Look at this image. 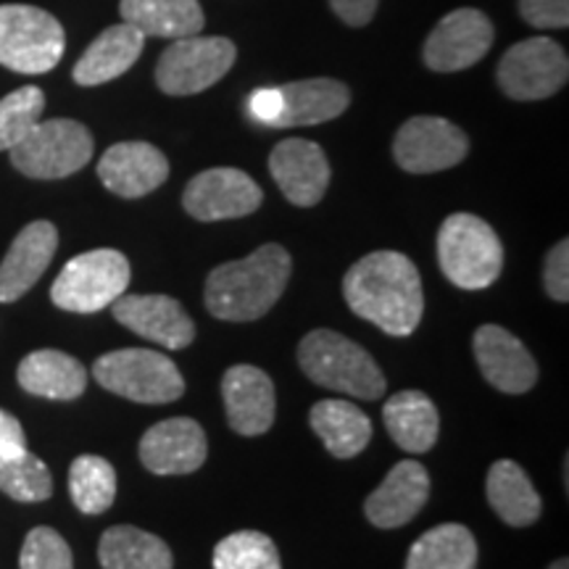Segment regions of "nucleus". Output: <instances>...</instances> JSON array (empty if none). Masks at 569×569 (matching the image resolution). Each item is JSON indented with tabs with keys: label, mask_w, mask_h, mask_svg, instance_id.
Masks as SVG:
<instances>
[{
	"label": "nucleus",
	"mask_w": 569,
	"mask_h": 569,
	"mask_svg": "<svg viewBox=\"0 0 569 569\" xmlns=\"http://www.w3.org/2000/svg\"><path fill=\"white\" fill-rule=\"evenodd\" d=\"M343 296L356 317L393 338H409L425 315L422 277L398 251H375L356 261L346 272Z\"/></svg>",
	"instance_id": "nucleus-1"
},
{
	"label": "nucleus",
	"mask_w": 569,
	"mask_h": 569,
	"mask_svg": "<svg viewBox=\"0 0 569 569\" xmlns=\"http://www.w3.org/2000/svg\"><path fill=\"white\" fill-rule=\"evenodd\" d=\"M290 280V253L267 243L246 259L217 267L206 280V309L222 322H256L280 301Z\"/></svg>",
	"instance_id": "nucleus-2"
},
{
	"label": "nucleus",
	"mask_w": 569,
	"mask_h": 569,
	"mask_svg": "<svg viewBox=\"0 0 569 569\" xmlns=\"http://www.w3.org/2000/svg\"><path fill=\"white\" fill-rule=\"evenodd\" d=\"M298 365L317 386L361 401H377L388 388L386 375L372 356L336 330L309 332L298 346Z\"/></svg>",
	"instance_id": "nucleus-3"
},
{
	"label": "nucleus",
	"mask_w": 569,
	"mask_h": 569,
	"mask_svg": "<svg viewBox=\"0 0 569 569\" xmlns=\"http://www.w3.org/2000/svg\"><path fill=\"white\" fill-rule=\"evenodd\" d=\"M438 261L461 290H486L503 267V246L493 227L475 213H451L438 232Z\"/></svg>",
	"instance_id": "nucleus-4"
},
{
	"label": "nucleus",
	"mask_w": 569,
	"mask_h": 569,
	"mask_svg": "<svg viewBox=\"0 0 569 569\" xmlns=\"http://www.w3.org/2000/svg\"><path fill=\"white\" fill-rule=\"evenodd\" d=\"M67 48V32L53 13L38 6H0V63L19 74L56 69Z\"/></svg>",
	"instance_id": "nucleus-5"
},
{
	"label": "nucleus",
	"mask_w": 569,
	"mask_h": 569,
	"mask_svg": "<svg viewBox=\"0 0 569 569\" xmlns=\"http://www.w3.org/2000/svg\"><path fill=\"white\" fill-rule=\"evenodd\" d=\"M132 269L124 253L96 248L80 253L53 280V303L71 315H96L127 293Z\"/></svg>",
	"instance_id": "nucleus-6"
},
{
	"label": "nucleus",
	"mask_w": 569,
	"mask_h": 569,
	"mask_svg": "<svg viewBox=\"0 0 569 569\" xmlns=\"http://www.w3.org/2000/svg\"><path fill=\"white\" fill-rule=\"evenodd\" d=\"M98 386L138 403H172L184 393L180 369L169 356L148 348H122L92 367Z\"/></svg>",
	"instance_id": "nucleus-7"
},
{
	"label": "nucleus",
	"mask_w": 569,
	"mask_h": 569,
	"mask_svg": "<svg viewBox=\"0 0 569 569\" xmlns=\"http://www.w3.org/2000/svg\"><path fill=\"white\" fill-rule=\"evenodd\" d=\"M11 163L32 180H63L92 159V134L74 119H48L11 148Z\"/></svg>",
	"instance_id": "nucleus-8"
},
{
	"label": "nucleus",
	"mask_w": 569,
	"mask_h": 569,
	"mask_svg": "<svg viewBox=\"0 0 569 569\" xmlns=\"http://www.w3.org/2000/svg\"><path fill=\"white\" fill-rule=\"evenodd\" d=\"M234 56V42L227 38H180L161 53L156 82L167 96H196L222 80L232 69Z\"/></svg>",
	"instance_id": "nucleus-9"
},
{
	"label": "nucleus",
	"mask_w": 569,
	"mask_h": 569,
	"mask_svg": "<svg viewBox=\"0 0 569 569\" xmlns=\"http://www.w3.org/2000/svg\"><path fill=\"white\" fill-rule=\"evenodd\" d=\"M496 77L515 101H543L567 84L569 61L557 40L528 38L503 53Z\"/></svg>",
	"instance_id": "nucleus-10"
},
{
	"label": "nucleus",
	"mask_w": 569,
	"mask_h": 569,
	"mask_svg": "<svg viewBox=\"0 0 569 569\" xmlns=\"http://www.w3.org/2000/svg\"><path fill=\"white\" fill-rule=\"evenodd\" d=\"M469 140L457 124L440 117H415L393 140L396 163L403 172L432 174L467 159Z\"/></svg>",
	"instance_id": "nucleus-11"
},
{
	"label": "nucleus",
	"mask_w": 569,
	"mask_h": 569,
	"mask_svg": "<svg viewBox=\"0 0 569 569\" xmlns=\"http://www.w3.org/2000/svg\"><path fill=\"white\" fill-rule=\"evenodd\" d=\"M264 193L251 177L240 169L217 167L206 169L188 182L182 206L198 222H222V219H240L259 209Z\"/></svg>",
	"instance_id": "nucleus-12"
},
{
	"label": "nucleus",
	"mask_w": 569,
	"mask_h": 569,
	"mask_svg": "<svg viewBox=\"0 0 569 569\" xmlns=\"http://www.w3.org/2000/svg\"><path fill=\"white\" fill-rule=\"evenodd\" d=\"M493 46V24L478 9H457L438 21L425 42V63L432 71H461L478 63Z\"/></svg>",
	"instance_id": "nucleus-13"
},
{
	"label": "nucleus",
	"mask_w": 569,
	"mask_h": 569,
	"mask_svg": "<svg viewBox=\"0 0 569 569\" xmlns=\"http://www.w3.org/2000/svg\"><path fill=\"white\" fill-rule=\"evenodd\" d=\"M113 319L134 336L182 351L196 340V322L180 301L169 296H119L111 303Z\"/></svg>",
	"instance_id": "nucleus-14"
},
{
	"label": "nucleus",
	"mask_w": 569,
	"mask_h": 569,
	"mask_svg": "<svg viewBox=\"0 0 569 569\" xmlns=\"http://www.w3.org/2000/svg\"><path fill=\"white\" fill-rule=\"evenodd\" d=\"M209 443L203 427L190 417L163 419L140 438V461L153 475H190L203 467Z\"/></svg>",
	"instance_id": "nucleus-15"
},
{
	"label": "nucleus",
	"mask_w": 569,
	"mask_h": 569,
	"mask_svg": "<svg viewBox=\"0 0 569 569\" xmlns=\"http://www.w3.org/2000/svg\"><path fill=\"white\" fill-rule=\"evenodd\" d=\"M269 172L277 188L293 206H317L330 184V163L317 142L303 138H288L277 142L269 156Z\"/></svg>",
	"instance_id": "nucleus-16"
},
{
	"label": "nucleus",
	"mask_w": 569,
	"mask_h": 569,
	"mask_svg": "<svg viewBox=\"0 0 569 569\" xmlns=\"http://www.w3.org/2000/svg\"><path fill=\"white\" fill-rule=\"evenodd\" d=\"M227 422L238 436H264L274 425L277 396L274 382L264 369L234 365L222 377Z\"/></svg>",
	"instance_id": "nucleus-17"
},
{
	"label": "nucleus",
	"mask_w": 569,
	"mask_h": 569,
	"mask_svg": "<svg viewBox=\"0 0 569 569\" xmlns=\"http://www.w3.org/2000/svg\"><path fill=\"white\" fill-rule=\"evenodd\" d=\"M475 359L486 380L501 393H528L538 382V365L519 338L498 325H482L472 338Z\"/></svg>",
	"instance_id": "nucleus-18"
},
{
	"label": "nucleus",
	"mask_w": 569,
	"mask_h": 569,
	"mask_svg": "<svg viewBox=\"0 0 569 569\" xmlns=\"http://www.w3.org/2000/svg\"><path fill=\"white\" fill-rule=\"evenodd\" d=\"M98 177L113 196L142 198L169 177V161L151 142H117L98 161Z\"/></svg>",
	"instance_id": "nucleus-19"
},
{
	"label": "nucleus",
	"mask_w": 569,
	"mask_h": 569,
	"mask_svg": "<svg viewBox=\"0 0 569 569\" xmlns=\"http://www.w3.org/2000/svg\"><path fill=\"white\" fill-rule=\"evenodd\" d=\"M430 498V475L419 461H398L367 498L365 515L375 528L396 530L411 522Z\"/></svg>",
	"instance_id": "nucleus-20"
},
{
	"label": "nucleus",
	"mask_w": 569,
	"mask_h": 569,
	"mask_svg": "<svg viewBox=\"0 0 569 569\" xmlns=\"http://www.w3.org/2000/svg\"><path fill=\"white\" fill-rule=\"evenodd\" d=\"M56 248H59V230L46 219L27 224L0 261V303L19 301L27 290L34 288L42 272L51 267Z\"/></svg>",
	"instance_id": "nucleus-21"
},
{
	"label": "nucleus",
	"mask_w": 569,
	"mask_h": 569,
	"mask_svg": "<svg viewBox=\"0 0 569 569\" xmlns=\"http://www.w3.org/2000/svg\"><path fill=\"white\" fill-rule=\"evenodd\" d=\"M142 46H146V38L132 24H127V21L113 24L90 42L82 59L74 63L71 77L82 88H96V84L117 80V77L130 71L132 63L140 59Z\"/></svg>",
	"instance_id": "nucleus-22"
},
{
	"label": "nucleus",
	"mask_w": 569,
	"mask_h": 569,
	"mask_svg": "<svg viewBox=\"0 0 569 569\" xmlns=\"http://www.w3.org/2000/svg\"><path fill=\"white\" fill-rule=\"evenodd\" d=\"M19 386L27 393L51 401H74L88 388V369L74 356L42 348L24 356L17 372Z\"/></svg>",
	"instance_id": "nucleus-23"
},
{
	"label": "nucleus",
	"mask_w": 569,
	"mask_h": 569,
	"mask_svg": "<svg viewBox=\"0 0 569 569\" xmlns=\"http://www.w3.org/2000/svg\"><path fill=\"white\" fill-rule=\"evenodd\" d=\"M282 111L274 127H309L338 119L351 103V92L343 82L317 77L282 84Z\"/></svg>",
	"instance_id": "nucleus-24"
},
{
	"label": "nucleus",
	"mask_w": 569,
	"mask_h": 569,
	"mask_svg": "<svg viewBox=\"0 0 569 569\" xmlns=\"http://www.w3.org/2000/svg\"><path fill=\"white\" fill-rule=\"evenodd\" d=\"M119 11L142 38L180 40L201 34L206 24L198 0H122Z\"/></svg>",
	"instance_id": "nucleus-25"
},
{
	"label": "nucleus",
	"mask_w": 569,
	"mask_h": 569,
	"mask_svg": "<svg viewBox=\"0 0 569 569\" xmlns=\"http://www.w3.org/2000/svg\"><path fill=\"white\" fill-rule=\"evenodd\" d=\"M382 419H386L388 436L403 451L425 453L436 446L440 417L436 403L422 390H401V393L390 396L382 409Z\"/></svg>",
	"instance_id": "nucleus-26"
},
{
	"label": "nucleus",
	"mask_w": 569,
	"mask_h": 569,
	"mask_svg": "<svg viewBox=\"0 0 569 569\" xmlns=\"http://www.w3.org/2000/svg\"><path fill=\"white\" fill-rule=\"evenodd\" d=\"M311 430L317 432L327 451L336 459H353L372 440V422L353 403L330 398V401L315 403L309 415Z\"/></svg>",
	"instance_id": "nucleus-27"
},
{
	"label": "nucleus",
	"mask_w": 569,
	"mask_h": 569,
	"mask_svg": "<svg viewBox=\"0 0 569 569\" xmlns=\"http://www.w3.org/2000/svg\"><path fill=\"white\" fill-rule=\"evenodd\" d=\"M486 490L490 507H493L496 515L507 525H511V528H528V525L538 522L543 501H540L538 490L528 478V472H525L517 461H496V465L488 469Z\"/></svg>",
	"instance_id": "nucleus-28"
},
{
	"label": "nucleus",
	"mask_w": 569,
	"mask_h": 569,
	"mask_svg": "<svg viewBox=\"0 0 569 569\" xmlns=\"http://www.w3.org/2000/svg\"><path fill=\"white\" fill-rule=\"evenodd\" d=\"M103 569H172V549L159 536L132 525H117L103 532L98 543Z\"/></svg>",
	"instance_id": "nucleus-29"
},
{
	"label": "nucleus",
	"mask_w": 569,
	"mask_h": 569,
	"mask_svg": "<svg viewBox=\"0 0 569 569\" xmlns=\"http://www.w3.org/2000/svg\"><path fill=\"white\" fill-rule=\"evenodd\" d=\"M407 569H478V540L465 525H438L411 546Z\"/></svg>",
	"instance_id": "nucleus-30"
},
{
	"label": "nucleus",
	"mask_w": 569,
	"mask_h": 569,
	"mask_svg": "<svg viewBox=\"0 0 569 569\" xmlns=\"http://www.w3.org/2000/svg\"><path fill=\"white\" fill-rule=\"evenodd\" d=\"M69 493L82 515H103L117 501V469L103 457H77L69 467Z\"/></svg>",
	"instance_id": "nucleus-31"
},
{
	"label": "nucleus",
	"mask_w": 569,
	"mask_h": 569,
	"mask_svg": "<svg viewBox=\"0 0 569 569\" xmlns=\"http://www.w3.org/2000/svg\"><path fill=\"white\" fill-rule=\"evenodd\" d=\"M213 569H282L274 540L256 530H238L213 549Z\"/></svg>",
	"instance_id": "nucleus-32"
},
{
	"label": "nucleus",
	"mask_w": 569,
	"mask_h": 569,
	"mask_svg": "<svg viewBox=\"0 0 569 569\" xmlns=\"http://www.w3.org/2000/svg\"><path fill=\"white\" fill-rule=\"evenodd\" d=\"M0 490L13 501L38 503L53 496V480L48 467L24 451L13 459H0Z\"/></svg>",
	"instance_id": "nucleus-33"
},
{
	"label": "nucleus",
	"mask_w": 569,
	"mask_h": 569,
	"mask_svg": "<svg viewBox=\"0 0 569 569\" xmlns=\"http://www.w3.org/2000/svg\"><path fill=\"white\" fill-rule=\"evenodd\" d=\"M46 111V92L34 84L13 90L0 101V151H11L27 138Z\"/></svg>",
	"instance_id": "nucleus-34"
},
{
	"label": "nucleus",
	"mask_w": 569,
	"mask_h": 569,
	"mask_svg": "<svg viewBox=\"0 0 569 569\" xmlns=\"http://www.w3.org/2000/svg\"><path fill=\"white\" fill-rule=\"evenodd\" d=\"M21 569H74L69 543L53 528H34L27 532L19 553Z\"/></svg>",
	"instance_id": "nucleus-35"
},
{
	"label": "nucleus",
	"mask_w": 569,
	"mask_h": 569,
	"mask_svg": "<svg viewBox=\"0 0 569 569\" xmlns=\"http://www.w3.org/2000/svg\"><path fill=\"white\" fill-rule=\"evenodd\" d=\"M519 13L538 30H565L569 24V0H519Z\"/></svg>",
	"instance_id": "nucleus-36"
},
{
	"label": "nucleus",
	"mask_w": 569,
	"mask_h": 569,
	"mask_svg": "<svg viewBox=\"0 0 569 569\" xmlns=\"http://www.w3.org/2000/svg\"><path fill=\"white\" fill-rule=\"evenodd\" d=\"M543 284L546 293H549L553 301L567 303L569 301V243L561 240L551 248L549 259H546L543 267Z\"/></svg>",
	"instance_id": "nucleus-37"
},
{
	"label": "nucleus",
	"mask_w": 569,
	"mask_h": 569,
	"mask_svg": "<svg viewBox=\"0 0 569 569\" xmlns=\"http://www.w3.org/2000/svg\"><path fill=\"white\" fill-rule=\"evenodd\" d=\"M248 113H251L253 122L274 127L277 117L282 111V92L280 88H259L248 96Z\"/></svg>",
	"instance_id": "nucleus-38"
},
{
	"label": "nucleus",
	"mask_w": 569,
	"mask_h": 569,
	"mask_svg": "<svg viewBox=\"0 0 569 569\" xmlns=\"http://www.w3.org/2000/svg\"><path fill=\"white\" fill-rule=\"evenodd\" d=\"M27 451L24 427L9 411L0 409V459H13Z\"/></svg>",
	"instance_id": "nucleus-39"
},
{
	"label": "nucleus",
	"mask_w": 569,
	"mask_h": 569,
	"mask_svg": "<svg viewBox=\"0 0 569 569\" xmlns=\"http://www.w3.org/2000/svg\"><path fill=\"white\" fill-rule=\"evenodd\" d=\"M377 3H380V0H330L332 11L351 27L369 24L377 11Z\"/></svg>",
	"instance_id": "nucleus-40"
},
{
	"label": "nucleus",
	"mask_w": 569,
	"mask_h": 569,
	"mask_svg": "<svg viewBox=\"0 0 569 569\" xmlns=\"http://www.w3.org/2000/svg\"><path fill=\"white\" fill-rule=\"evenodd\" d=\"M549 569H569V561L567 559H557Z\"/></svg>",
	"instance_id": "nucleus-41"
}]
</instances>
